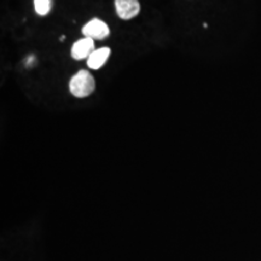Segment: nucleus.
Returning a JSON list of instances; mask_svg holds the SVG:
<instances>
[{
	"instance_id": "obj_7",
	"label": "nucleus",
	"mask_w": 261,
	"mask_h": 261,
	"mask_svg": "<svg viewBox=\"0 0 261 261\" xmlns=\"http://www.w3.org/2000/svg\"><path fill=\"white\" fill-rule=\"evenodd\" d=\"M64 39H65V37H64V35H63V37H61V38H60V40H61V41H63Z\"/></svg>"
},
{
	"instance_id": "obj_6",
	"label": "nucleus",
	"mask_w": 261,
	"mask_h": 261,
	"mask_svg": "<svg viewBox=\"0 0 261 261\" xmlns=\"http://www.w3.org/2000/svg\"><path fill=\"white\" fill-rule=\"evenodd\" d=\"M51 0H34L35 12L39 16H46L51 11Z\"/></svg>"
},
{
	"instance_id": "obj_2",
	"label": "nucleus",
	"mask_w": 261,
	"mask_h": 261,
	"mask_svg": "<svg viewBox=\"0 0 261 261\" xmlns=\"http://www.w3.org/2000/svg\"><path fill=\"white\" fill-rule=\"evenodd\" d=\"M83 34L85 38L93 39V40H103L110 34V31L106 22L98 18H93L92 21L84 25Z\"/></svg>"
},
{
	"instance_id": "obj_4",
	"label": "nucleus",
	"mask_w": 261,
	"mask_h": 261,
	"mask_svg": "<svg viewBox=\"0 0 261 261\" xmlns=\"http://www.w3.org/2000/svg\"><path fill=\"white\" fill-rule=\"evenodd\" d=\"M94 52V40L90 38H84L76 41L71 47V57L74 60L80 61L84 58H89Z\"/></svg>"
},
{
	"instance_id": "obj_3",
	"label": "nucleus",
	"mask_w": 261,
	"mask_h": 261,
	"mask_svg": "<svg viewBox=\"0 0 261 261\" xmlns=\"http://www.w3.org/2000/svg\"><path fill=\"white\" fill-rule=\"evenodd\" d=\"M115 9L120 18L130 19L140 12V4L138 0H115Z\"/></svg>"
},
{
	"instance_id": "obj_5",
	"label": "nucleus",
	"mask_w": 261,
	"mask_h": 261,
	"mask_svg": "<svg viewBox=\"0 0 261 261\" xmlns=\"http://www.w3.org/2000/svg\"><path fill=\"white\" fill-rule=\"evenodd\" d=\"M110 54H112V51L108 47H102L98 48V50H94L93 54L87 58V65H89L91 69H99V68H102L103 65L106 64Z\"/></svg>"
},
{
	"instance_id": "obj_1",
	"label": "nucleus",
	"mask_w": 261,
	"mask_h": 261,
	"mask_svg": "<svg viewBox=\"0 0 261 261\" xmlns=\"http://www.w3.org/2000/svg\"><path fill=\"white\" fill-rule=\"evenodd\" d=\"M94 79L89 71L80 70L79 73L75 74L71 77L69 84V90L73 93V96L77 98L89 97L94 91Z\"/></svg>"
}]
</instances>
